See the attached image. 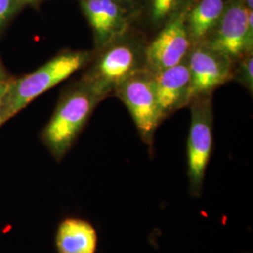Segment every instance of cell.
<instances>
[{
    "label": "cell",
    "instance_id": "cell-2",
    "mask_svg": "<svg viewBox=\"0 0 253 253\" xmlns=\"http://www.w3.org/2000/svg\"><path fill=\"white\" fill-rule=\"evenodd\" d=\"M100 99L82 80L59 101L42 133V140L57 162L72 148Z\"/></svg>",
    "mask_w": 253,
    "mask_h": 253
},
{
    "label": "cell",
    "instance_id": "cell-17",
    "mask_svg": "<svg viewBox=\"0 0 253 253\" xmlns=\"http://www.w3.org/2000/svg\"><path fill=\"white\" fill-rule=\"evenodd\" d=\"M10 79L9 75L4 71V69L2 68L1 64H0V81H5V80H9Z\"/></svg>",
    "mask_w": 253,
    "mask_h": 253
},
{
    "label": "cell",
    "instance_id": "cell-7",
    "mask_svg": "<svg viewBox=\"0 0 253 253\" xmlns=\"http://www.w3.org/2000/svg\"><path fill=\"white\" fill-rule=\"evenodd\" d=\"M187 12L183 11L163 27L144 51L146 70L158 73L182 62L191 49L187 27Z\"/></svg>",
    "mask_w": 253,
    "mask_h": 253
},
{
    "label": "cell",
    "instance_id": "cell-12",
    "mask_svg": "<svg viewBox=\"0 0 253 253\" xmlns=\"http://www.w3.org/2000/svg\"><path fill=\"white\" fill-rule=\"evenodd\" d=\"M223 0H200L187 15L191 47L204 43L217 27L224 12Z\"/></svg>",
    "mask_w": 253,
    "mask_h": 253
},
{
    "label": "cell",
    "instance_id": "cell-6",
    "mask_svg": "<svg viewBox=\"0 0 253 253\" xmlns=\"http://www.w3.org/2000/svg\"><path fill=\"white\" fill-rule=\"evenodd\" d=\"M249 11L238 1L231 4L204 43L227 56L233 63L252 52L253 27L248 25Z\"/></svg>",
    "mask_w": 253,
    "mask_h": 253
},
{
    "label": "cell",
    "instance_id": "cell-8",
    "mask_svg": "<svg viewBox=\"0 0 253 253\" xmlns=\"http://www.w3.org/2000/svg\"><path fill=\"white\" fill-rule=\"evenodd\" d=\"M188 55L190 102L198 97L208 96L211 91L228 81L233 75V62L205 43L191 47Z\"/></svg>",
    "mask_w": 253,
    "mask_h": 253
},
{
    "label": "cell",
    "instance_id": "cell-3",
    "mask_svg": "<svg viewBox=\"0 0 253 253\" xmlns=\"http://www.w3.org/2000/svg\"><path fill=\"white\" fill-rule=\"evenodd\" d=\"M105 47L83 79L100 100L115 90L121 82L143 70L141 64L142 60L145 61V50L142 52L129 41H114Z\"/></svg>",
    "mask_w": 253,
    "mask_h": 253
},
{
    "label": "cell",
    "instance_id": "cell-11",
    "mask_svg": "<svg viewBox=\"0 0 253 253\" xmlns=\"http://www.w3.org/2000/svg\"><path fill=\"white\" fill-rule=\"evenodd\" d=\"M97 244V232L84 219L68 217L57 228L55 245L58 253H95Z\"/></svg>",
    "mask_w": 253,
    "mask_h": 253
},
{
    "label": "cell",
    "instance_id": "cell-5",
    "mask_svg": "<svg viewBox=\"0 0 253 253\" xmlns=\"http://www.w3.org/2000/svg\"><path fill=\"white\" fill-rule=\"evenodd\" d=\"M114 91L126 104L142 140L152 145L156 129L163 120L155 96L152 73L143 69L121 82Z\"/></svg>",
    "mask_w": 253,
    "mask_h": 253
},
{
    "label": "cell",
    "instance_id": "cell-4",
    "mask_svg": "<svg viewBox=\"0 0 253 253\" xmlns=\"http://www.w3.org/2000/svg\"><path fill=\"white\" fill-rule=\"evenodd\" d=\"M191 121L187 145L189 191L198 198L213 148V112L208 96L191 100Z\"/></svg>",
    "mask_w": 253,
    "mask_h": 253
},
{
    "label": "cell",
    "instance_id": "cell-16",
    "mask_svg": "<svg viewBox=\"0 0 253 253\" xmlns=\"http://www.w3.org/2000/svg\"><path fill=\"white\" fill-rule=\"evenodd\" d=\"M11 78L9 80H5V81H0V109H1V104H2V101L3 99L7 93V91L9 89V84H10V82H11ZM3 122L1 120V115H0V126H2Z\"/></svg>",
    "mask_w": 253,
    "mask_h": 253
},
{
    "label": "cell",
    "instance_id": "cell-14",
    "mask_svg": "<svg viewBox=\"0 0 253 253\" xmlns=\"http://www.w3.org/2000/svg\"><path fill=\"white\" fill-rule=\"evenodd\" d=\"M177 0H152L151 14L155 22L160 23L167 18L174 9Z\"/></svg>",
    "mask_w": 253,
    "mask_h": 253
},
{
    "label": "cell",
    "instance_id": "cell-18",
    "mask_svg": "<svg viewBox=\"0 0 253 253\" xmlns=\"http://www.w3.org/2000/svg\"><path fill=\"white\" fill-rule=\"evenodd\" d=\"M246 3H247V9H250V10H253V0H246Z\"/></svg>",
    "mask_w": 253,
    "mask_h": 253
},
{
    "label": "cell",
    "instance_id": "cell-13",
    "mask_svg": "<svg viewBox=\"0 0 253 253\" xmlns=\"http://www.w3.org/2000/svg\"><path fill=\"white\" fill-rule=\"evenodd\" d=\"M243 60L241 59V63L239 65V68L236 73V79L240 82L248 89L253 90V53L245 54Z\"/></svg>",
    "mask_w": 253,
    "mask_h": 253
},
{
    "label": "cell",
    "instance_id": "cell-9",
    "mask_svg": "<svg viewBox=\"0 0 253 253\" xmlns=\"http://www.w3.org/2000/svg\"><path fill=\"white\" fill-rule=\"evenodd\" d=\"M154 90L162 119L190 103V70L187 57L177 65L152 73Z\"/></svg>",
    "mask_w": 253,
    "mask_h": 253
},
{
    "label": "cell",
    "instance_id": "cell-19",
    "mask_svg": "<svg viewBox=\"0 0 253 253\" xmlns=\"http://www.w3.org/2000/svg\"><path fill=\"white\" fill-rule=\"evenodd\" d=\"M19 1H21V2H34L36 0H19Z\"/></svg>",
    "mask_w": 253,
    "mask_h": 253
},
{
    "label": "cell",
    "instance_id": "cell-10",
    "mask_svg": "<svg viewBox=\"0 0 253 253\" xmlns=\"http://www.w3.org/2000/svg\"><path fill=\"white\" fill-rule=\"evenodd\" d=\"M82 6L95 33L96 45L104 48L122 33L124 22L115 0H83Z\"/></svg>",
    "mask_w": 253,
    "mask_h": 253
},
{
    "label": "cell",
    "instance_id": "cell-20",
    "mask_svg": "<svg viewBox=\"0 0 253 253\" xmlns=\"http://www.w3.org/2000/svg\"><path fill=\"white\" fill-rule=\"evenodd\" d=\"M119 1H127V0H119Z\"/></svg>",
    "mask_w": 253,
    "mask_h": 253
},
{
    "label": "cell",
    "instance_id": "cell-15",
    "mask_svg": "<svg viewBox=\"0 0 253 253\" xmlns=\"http://www.w3.org/2000/svg\"><path fill=\"white\" fill-rule=\"evenodd\" d=\"M14 11V0H0V32Z\"/></svg>",
    "mask_w": 253,
    "mask_h": 253
},
{
    "label": "cell",
    "instance_id": "cell-1",
    "mask_svg": "<svg viewBox=\"0 0 253 253\" xmlns=\"http://www.w3.org/2000/svg\"><path fill=\"white\" fill-rule=\"evenodd\" d=\"M91 54L82 51H66L18 79H12L0 109L3 124L27 104L81 70L89 62Z\"/></svg>",
    "mask_w": 253,
    "mask_h": 253
}]
</instances>
